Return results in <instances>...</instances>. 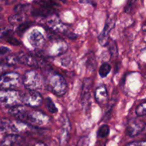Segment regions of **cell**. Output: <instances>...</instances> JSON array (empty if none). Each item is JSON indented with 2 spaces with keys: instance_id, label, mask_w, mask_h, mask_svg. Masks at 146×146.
<instances>
[{
  "instance_id": "cell-20",
  "label": "cell",
  "mask_w": 146,
  "mask_h": 146,
  "mask_svg": "<svg viewBox=\"0 0 146 146\" xmlns=\"http://www.w3.org/2000/svg\"><path fill=\"white\" fill-rule=\"evenodd\" d=\"M111 71V66L108 63H104L99 68V73L100 76L102 77V78H105L106 77L108 74H110Z\"/></svg>"
},
{
  "instance_id": "cell-8",
  "label": "cell",
  "mask_w": 146,
  "mask_h": 146,
  "mask_svg": "<svg viewBox=\"0 0 146 146\" xmlns=\"http://www.w3.org/2000/svg\"><path fill=\"white\" fill-rule=\"evenodd\" d=\"M20 76L16 72H8L0 76V88L2 90H13L19 86Z\"/></svg>"
},
{
  "instance_id": "cell-10",
  "label": "cell",
  "mask_w": 146,
  "mask_h": 146,
  "mask_svg": "<svg viewBox=\"0 0 146 146\" xmlns=\"http://www.w3.org/2000/svg\"><path fill=\"white\" fill-rule=\"evenodd\" d=\"M21 101L25 105L35 108L41 105L43 102V98L38 91L28 90V91L21 96Z\"/></svg>"
},
{
  "instance_id": "cell-16",
  "label": "cell",
  "mask_w": 146,
  "mask_h": 146,
  "mask_svg": "<svg viewBox=\"0 0 146 146\" xmlns=\"http://www.w3.org/2000/svg\"><path fill=\"white\" fill-rule=\"evenodd\" d=\"M22 142L23 139L21 136L15 134H10L3 138L0 146H21Z\"/></svg>"
},
{
  "instance_id": "cell-34",
  "label": "cell",
  "mask_w": 146,
  "mask_h": 146,
  "mask_svg": "<svg viewBox=\"0 0 146 146\" xmlns=\"http://www.w3.org/2000/svg\"><path fill=\"white\" fill-rule=\"evenodd\" d=\"M142 30L143 31H146V21H145L142 27Z\"/></svg>"
},
{
  "instance_id": "cell-5",
  "label": "cell",
  "mask_w": 146,
  "mask_h": 146,
  "mask_svg": "<svg viewBox=\"0 0 146 146\" xmlns=\"http://www.w3.org/2000/svg\"><path fill=\"white\" fill-rule=\"evenodd\" d=\"M27 125L25 123L20 121H11L9 119L4 118L0 121V130L3 132L10 134L17 135L19 133L24 132L27 129Z\"/></svg>"
},
{
  "instance_id": "cell-31",
  "label": "cell",
  "mask_w": 146,
  "mask_h": 146,
  "mask_svg": "<svg viewBox=\"0 0 146 146\" xmlns=\"http://www.w3.org/2000/svg\"><path fill=\"white\" fill-rule=\"evenodd\" d=\"M134 3V1H129V2L127 4V5L125 6V9H124V11L126 13H130L131 12V9H132L133 7V4Z\"/></svg>"
},
{
  "instance_id": "cell-36",
  "label": "cell",
  "mask_w": 146,
  "mask_h": 146,
  "mask_svg": "<svg viewBox=\"0 0 146 146\" xmlns=\"http://www.w3.org/2000/svg\"><path fill=\"white\" fill-rule=\"evenodd\" d=\"M1 9H2V8H1V7H0V11H1Z\"/></svg>"
},
{
  "instance_id": "cell-7",
  "label": "cell",
  "mask_w": 146,
  "mask_h": 146,
  "mask_svg": "<svg viewBox=\"0 0 146 146\" xmlns=\"http://www.w3.org/2000/svg\"><path fill=\"white\" fill-rule=\"evenodd\" d=\"M34 3L37 4V8L32 11V15L34 17H46L55 13V7L57 4L54 1H40Z\"/></svg>"
},
{
  "instance_id": "cell-4",
  "label": "cell",
  "mask_w": 146,
  "mask_h": 146,
  "mask_svg": "<svg viewBox=\"0 0 146 146\" xmlns=\"http://www.w3.org/2000/svg\"><path fill=\"white\" fill-rule=\"evenodd\" d=\"M68 50V44L60 38L51 39L44 49V54L47 56H58Z\"/></svg>"
},
{
  "instance_id": "cell-32",
  "label": "cell",
  "mask_w": 146,
  "mask_h": 146,
  "mask_svg": "<svg viewBox=\"0 0 146 146\" xmlns=\"http://www.w3.org/2000/svg\"><path fill=\"white\" fill-rule=\"evenodd\" d=\"M10 49L8 48V47L2 46H0V56L4 55V54L8 53Z\"/></svg>"
},
{
  "instance_id": "cell-37",
  "label": "cell",
  "mask_w": 146,
  "mask_h": 146,
  "mask_svg": "<svg viewBox=\"0 0 146 146\" xmlns=\"http://www.w3.org/2000/svg\"><path fill=\"white\" fill-rule=\"evenodd\" d=\"M145 131H146V124H145Z\"/></svg>"
},
{
  "instance_id": "cell-25",
  "label": "cell",
  "mask_w": 146,
  "mask_h": 146,
  "mask_svg": "<svg viewBox=\"0 0 146 146\" xmlns=\"http://www.w3.org/2000/svg\"><path fill=\"white\" fill-rule=\"evenodd\" d=\"M135 113L138 116H143V115H146V101L141 103V104L137 106Z\"/></svg>"
},
{
  "instance_id": "cell-17",
  "label": "cell",
  "mask_w": 146,
  "mask_h": 146,
  "mask_svg": "<svg viewBox=\"0 0 146 146\" xmlns=\"http://www.w3.org/2000/svg\"><path fill=\"white\" fill-rule=\"evenodd\" d=\"M95 99L98 104L104 105L108 101V91L104 85H100L95 91Z\"/></svg>"
},
{
  "instance_id": "cell-35",
  "label": "cell",
  "mask_w": 146,
  "mask_h": 146,
  "mask_svg": "<svg viewBox=\"0 0 146 146\" xmlns=\"http://www.w3.org/2000/svg\"><path fill=\"white\" fill-rule=\"evenodd\" d=\"M4 66H1V65H0V73H1V72H2V71H4Z\"/></svg>"
},
{
  "instance_id": "cell-13",
  "label": "cell",
  "mask_w": 146,
  "mask_h": 146,
  "mask_svg": "<svg viewBox=\"0 0 146 146\" xmlns=\"http://www.w3.org/2000/svg\"><path fill=\"white\" fill-rule=\"evenodd\" d=\"M47 25L49 27L51 31L56 33H60V34H64V35L68 36L69 37L74 36L73 33L68 30V28L63 24L60 20L58 19H51L47 21Z\"/></svg>"
},
{
  "instance_id": "cell-15",
  "label": "cell",
  "mask_w": 146,
  "mask_h": 146,
  "mask_svg": "<svg viewBox=\"0 0 146 146\" xmlns=\"http://www.w3.org/2000/svg\"><path fill=\"white\" fill-rule=\"evenodd\" d=\"M92 85V81L91 79H86L84 82L82 89V94H81V104L83 107L86 109H88L90 105V98H91V94H90V88H91Z\"/></svg>"
},
{
  "instance_id": "cell-29",
  "label": "cell",
  "mask_w": 146,
  "mask_h": 146,
  "mask_svg": "<svg viewBox=\"0 0 146 146\" xmlns=\"http://www.w3.org/2000/svg\"><path fill=\"white\" fill-rule=\"evenodd\" d=\"M110 51L111 54H113V56L115 54H118V50H117V45L115 41H111L110 44Z\"/></svg>"
},
{
  "instance_id": "cell-14",
  "label": "cell",
  "mask_w": 146,
  "mask_h": 146,
  "mask_svg": "<svg viewBox=\"0 0 146 146\" xmlns=\"http://www.w3.org/2000/svg\"><path fill=\"white\" fill-rule=\"evenodd\" d=\"M145 124L143 121L140 120H133L128 123L126 128V135L130 137H134L138 135L145 129Z\"/></svg>"
},
{
  "instance_id": "cell-12",
  "label": "cell",
  "mask_w": 146,
  "mask_h": 146,
  "mask_svg": "<svg viewBox=\"0 0 146 146\" xmlns=\"http://www.w3.org/2000/svg\"><path fill=\"white\" fill-rule=\"evenodd\" d=\"M28 41L33 48L39 49L44 46L46 44L45 37L38 29H34L28 36Z\"/></svg>"
},
{
  "instance_id": "cell-19",
  "label": "cell",
  "mask_w": 146,
  "mask_h": 146,
  "mask_svg": "<svg viewBox=\"0 0 146 146\" xmlns=\"http://www.w3.org/2000/svg\"><path fill=\"white\" fill-rule=\"evenodd\" d=\"M24 19V17L22 14H18V13H17V14L10 16V17L9 18V23L11 25H16V24H21V23H23Z\"/></svg>"
},
{
  "instance_id": "cell-21",
  "label": "cell",
  "mask_w": 146,
  "mask_h": 146,
  "mask_svg": "<svg viewBox=\"0 0 146 146\" xmlns=\"http://www.w3.org/2000/svg\"><path fill=\"white\" fill-rule=\"evenodd\" d=\"M3 66L7 65V66H13L15 65L17 62H18V59H17V54L15 55H9L4 58L2 61Z\"/></svg>"
},
{
  "instance_id": "cell-3",
  "label": "cell",
  "mask_w": 146,
  "mask_h": 146,
  "mask_svg": "<svg viewBox=\"0 0 146 146\" xmlns=\"http://www.w3.org/2000/svg\"><path fill=\"white\" fill-rule=\"evenodd\" d=\"M22 82L25 88L29 91H37L44 85L42 76L35 70L27 71L23 76Z\"/></svg>"
},
{
  "instance_id": "cell-6",
  "label": "cell",
  "mask_w": 146,
  "mask_h": 146,
  "mask_svg": "<svg viewBox=\"0 0 146 146\" xmlns=\"http://www.w3.org/2000/svg\"><path fill=\"white\" fill-rule=\"evenodd\" d=\"M21 96L14 90H0V106H9L10 108L19 105Z\"/></svg>"
},
{
  "instance_id": "cell-24",
  "label": "cell",
  "mask_w": 146,
  "mask_h": 146,
  "mask_svg": "<svg viewBox=\"0 0 146 146\" xmlns=\"http://www.w3.org/2000/svg\"><path fill=\"white\" fill-rule=\"evenodd\" d=\"M46 106L48 111L51 113L54 114L58 112V108H56V106L55 104H54V102H53L51 98H47L46 99Z\"/></svg>"
},
{
  "instance_id": "cell-11",
  "label": "cell",
  "mask_w": 146,
  "mask_h": 146,
  "mask_svg": "<svg viewBox=\"0 0 146 146\" xmlns=\"http://www.w3.org/2000/svg\"><path fill=\"white\" fill-rule=\"evenodd\" d=\"M18 62L24 65L29 66L31 67H38L41 66L43 64V61L40 59H38L34 55H31L30 54H27L24 52H19L17 54Z\"/></svg>"
},
{
  "instance_id": "cell-1",
  "label": "cell",
  "mask_w": 146,
  "mask_h": 146,
  "mask_svg": "<svg viewBox=\"0 0 146 146\" xmlns=\"http://www.w3.org/2000/svg\"><path fill=\"white\" fill-rule=\"evenodd\" d=\"M9 113L17 118L18 121L34 126H45L49 123L50 121L48 115L42 111L29 109L24 106L17 105L11 107L9 110Z\"/></svg>"
},
{
  "instance_id": "cell-28",
  "label": "cell",
  "mask_w": 146,
  "mask_h": 146,
  "mask_svg": "<svg viewBox=\"0 0 146 146\" xmlns=\"http://www.w3.org/2000/svg\"><path fill=\"white\" fill-rule=\"evenodd\" d=\"M6 41H7L8 43H9V44H12V45H19L20 44H21V42H20L19 40H17V38H14V37L11 36V35L8 36L7 37H6Z\"/></svg>"
},
{
  "instance_id": "cell-2",
  "label": "cell",
  "mask_w": 146,
  "mask_h": 146,
  "mask_svg": "<svg viewBox=\"0 0 146 146\" xmlns=\"http://www.w3.org/2000/svg\"><path fill=\"white\" fill-rule=\"evenodd\" d=\"M47 86L55 95L62 96L67 91V83L64 77L58 74H50L47 78Z\"/></svg>"
},
{
  "instance_id": "cell-30",
  "label": "cell",
  "mask_w": 146,
  "mask_h": 146,
  "mask_svg": "<svg viewBox=\"0 0 146 146\" xmlns=\"http://www.w3.org/2000/svg\"><path fill=\"white\" fill-rule=\"evenodd\" d=\"M126 146H146V141H140V142H132L128 143Z\"/></svg>"
},
{
  "instance_id": "cell-22",
  "label": "cell",
  "mask_w": 146,
  "mask_h": 146,
  "mask_svg": "<svg viewBox=\"0 0 146 146\" xmlns=\"http://www.w3.org/2000/svg\"><path fill=\"white\" fill-rule=\"evenodd\" d=\"M110 133V128L107 125H103L98 129L97 132V136L98 138H106Z\"/></svg>"
},
{
  "instance_id": "cell-18",
  "label": "cell",
  "mask_w": 146,
  "mask_h": 146,
  "mask_svg": "<svg viewBox=\"0 0 146 146\" xmlns=\"http://www.w3.org/2000/svg\"><path fill=\"white\" fill-rule=\"evenodd\" d=\"M70 123L68 120H66L64 121V123H63V128H62V135H61V138H62V140H61V142L64 143L65 141H67V138L68 137V135L70 133Z\"/></svg>"
},
{
  "instance_id": "cell-23",
  "label": "cell",
  "mask_w": 146,
  "mask_h": 146,
  "mask_svg": "<svg viewBox=\"0 0 146 146\" xmlns=\"http://www.w3.org/2000/svg\"><path fill=\"white\" fill-rule=\"evenodd\" d=\"M34 24V22L32 21H29V22H23L21 24H19V26L18 27L17 30V32L19 35H21V34H24L27 29H28L29 27H31V26Z\"/></svg>"
},
{
  "instance_id": "cell-9",
  "label": "cell",
  "mask_w": 146,
  "mask_h": 146,
  "mask_svg": "<svg viewBox=\"0 0 146 146\" xmlns=\"http://www.w3.org/2000/svg\"><path fill=\"white\" fill-rule=\"evenodd\" d=\"M115 20H116V17L114 14L108 16V17L107 18L104 30L101 31V34L98 37V42L103 46L108 45L109 43L110 33L115 27Z\"/></svg>"
},
{
  "instance_id": "cell-33",
  "label": "cell",
  "mask_w": 146,
  "mask_h": 146,
  "mask_svg": "<svg viewBox=\"0 0 146 146\" xmlns=\"http://www.w3.org/2000/svg\"><path fill=\"white\" fill-rule=\"evenodd\" d=\"M34 146H47V145H46V144L43 143H36Z\"/></svg>"
},
{
  "instance_id": "cell-26",
  "label": "cell",
  "mask_w": 146,
  "mask_h": 146,
  "mask_svg": "<svg viewBox=\"0 0 146 146\" xmlns=\"http://www.w3.org/2000/svg\"><path fill=\"white\" fill-rule=\"evenodd\" d=\"M29 6L30 5L27 4H19L14 7V10L16 12L18 13V14H21V13L24 12L26 9H27L29 7Z\"/></svg>"
},
{
  "instance_id": "cell-27",
  "label": "cell",
  "mask_w": 146,
  "mask_h": 146,
  "mask_svg": "<svg viewBox=\"0 0 146 146\" xmlns=\"http://www.w3.org/2000/svg\"><path fill=\"white\" fill-rule=\"evenodd\" d=\"M11 31V29L9 28V27L0 29V39H1V38H5L6 37H7L8 36H9Z\"/></svg>"
}]
</instances>
